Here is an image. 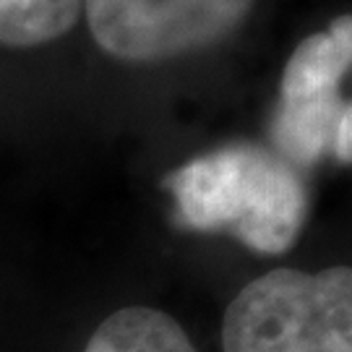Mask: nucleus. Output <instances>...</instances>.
I'll use <instances>...</instances> for the list:
<instances>
[{"label": "nucleus", "instance_id": "obj_2", "mask_svg": "<svg viewBox=\"0 0 352 352\" xmlns=\"http://www.w3.org/2000/svg\"><path fill=\"white\" fill-rule=\"evenodd\" d=\"M225 352H352V266L272 269L227 305Z\"/></svg>", "mask_w": 352, "mask_h": 352}, {"label": "nucleus", "instance_id": "obj_5", "mask_svg": "<svg viewBox=\"0 0 352 352\" xmlns=\"http://www.w3.org/2000/svg\"><path fill=\"white\" fill-rule=\"evenodd\" d=\"M84 352H196V347L173 316L128 305L102 321Z\"/></svg>", "mask_w": 352, "mask_h": 352}, {"label": "nucleus", "instance_id": "obj_7", "mask_svg": "<svg viewBox=\"0 0 352 352\" xmlns=\"http://www.w3.org/2000/svg\"><path fill=\"white\" fill-rule=\"evenodd\" d=\"M334 151L342 162H352V104L342 107L337 131H334Z\"/></svg>", "mask_w": 352, "mask_h": 352}, {"label": "nucleus", "instance_id": "obj_3", "mask_svg": "<svg viewBox=\"0 0 352 352\" xmlns=\"http://www.w3.org/2000/svg\"><path fill=\"white\" fill-rule=\"evenodd\" d=\"M251 0H81L94 42L126 63H160L227 37Z\"/></svg>", "mask_w": 352, "mask_h": 352}, {"label": "nucleus", "instance_id": "obj_4", "mask_svg": "<svg viewBox=\"0 0 352 352\" xmlns=\"http://www.w3.org/2000/svg\"><path fill=\"white\" fill-rule=\"evenodd\" d=\"M352 65V13L334 19L329 32L305 37L282 74V107L340 100V78Z\"/></svg>", "mask_w": 352, "mask_h": 352}, {"label": "nucleus", "instance_id": "obj_6", "mask_svg": "<svg viewBox=\"0 0 352 352\" xmlns=\"http://www.w3.org/2000/svg\"><path fill=\"white\" fill-rule=\"evenodd\" d=\"M81 16V0H0V45L37 47L63 37Z\"/></svg>", "mask_w": 352, "mask_h": 352}, {"label": "nucleus", "instance_id": "obj_1", "mask_svg": "<svg viewBox=\"0 0 352 352\" xmlns=\"http://www.w3.org/2000/svg\"><path fill=\"white\" fill-rule=\"evenodd\" d=\"M175 222L196 232H227L264 256L298 240L308 199L292 164L256 144H230L180 164L164 177Z\"/></svg>", "mask_w": 352, "mask_h": 352}]
</instances>
